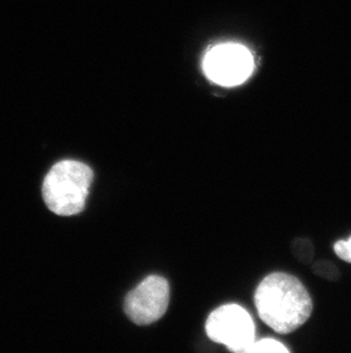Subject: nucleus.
Masks as SVG:
<instances>
[{
	"label": "nucleus",
	"instance_id": "nucleus-1",
	"mask_svg": "<svg viewBox=\"0 0 351 353\" xmlns=\"http://www.w3.org/2000/svg\"><path fill=\"white\" fill-rule=\"evenodd\" d=\"M259 316L279 334H290L309 319L312 301L301 281L291 274L275 272L264 278L255 293Z\"/></svg>",
	"mask_w": 351,
	"mask_h": 353
},
{
	"label": "nucleus",
	"instance_id": "nucleus-2",
	"mask_svg": "<svg viewBox=\"0 0 351 353\" xmlns=\"http://www.w3.org/2000/svg\"><path fill=\"white\" fill-rule=\"evenodd\" d=\"M94 173L86 163L62 160L48 172L43 183L47 207L60 216H72L85 210Z\"/></svg>",
	"mask_w": 351,
	"mask_h": 353
},
{
	"label": "nucleus",
	"instance_id": "nucleus-3",
	"mask_svg": "<svg viewBox=\"0 0 351 353\" xmlns=\"http://www.w3.org/2000/svg\"><path fill=\"white\" fill-rule=\"evenodd\" d=\"M206 335L233 352L248 353L255 342L251 316L237 304H226L212 311L206 323Z\"/></svg>",
	"mask_w": 351,
	"mask_h": 353
},
{
	"label": "nucleus",
	"instance_id": "nucleus-4",
	"mask_svg": "<svg viewBox=\"0 0 351 353\" xmlns=\"http://www.w3.org/2000/svg\"><path fill=\"white\" fill-rule=\"evenodd\" d=\"M255 68L251 52L239 43H222L212 47L203 61L206 77L222 86L244 83Z\"/></svg>",
	"mask_w": 351,
	"mask_h": 353
},
{
	"label": "nucleus",
	"instance_id": "nucleus-5",
	"mask_svg": "<svg viewBox=\"0 0 351 353\" xmlns=\"http://www.w3.org/2000/svg\"><path fill=\"white\" fill-rule=\"evenodd\" d=\"M169 300L168 280L160 276H149L127 294L123 309L128 319L142 326L161 319L167 312Z\"/></svg>",
	"mask_w": 351,
	"mask_h": 353
},
{
	"label": "nucleus",
	"instance_id": "nucleus-6",
	"mask_svg": "<svg viewBox=\"0 0 351 353\" xmlns=\"http://www.w3.org/2000/svg\"><path fill=\"white\" fill-rule=\"evenodd\" d=\"M292 254L295 259L304 264H309L312 262L315 255V250L312 241L306 238H297L291 243Z\"/></svg>",
	"mask_w": 351,
	"mask_h": 353
},
{
	"label": "nucleus",
	"instance_id": "nucleus-7",
	"mask_svg": "<svg viewBox=\"0 0 351 353\" xmlns=\"http://www.w3.org/2000/svg\"><path fill=\"white\" fill-rule=\"evenodd\" d=\"M312 272L316 276H321L323 279L330 280V281H338L341 276L337 265L330 261H317L312 265Z\"/></svg>",
	"mask_w": 351,
	"mask_h": 353
},
{
	"label": "nucleus",
	"instance_id": "nucleus-8",
	"mask_svg": "<svg viewBox=\"0 0 351 353\" xmlns=\"http://www.w3.org/2000/svg\"><path fill=\"white\" fill-rule=\"evenodd\" d=\"M274 352L288 353V347L274 339H262L260 341H255L248 353Z\"/></svg>",
	"mask_w": 351,
	"mask_h": 353
},
{
	"label": "nucleus",
	"instance_id": "nucleus-9",
	"mask_svg": "<svg viewBox=\"0 0 351 353\" xmlns=\"http://www.w3.org/2000/svg\"><path fill=\"white\" fill-rule=\"evenodd\" d=\"M334 252L341 260L351 263V236L348 240H339L334 243Z\"/></svg>",
	"mask_w": 351,
	"mask_h": 353
}]
</instances>
